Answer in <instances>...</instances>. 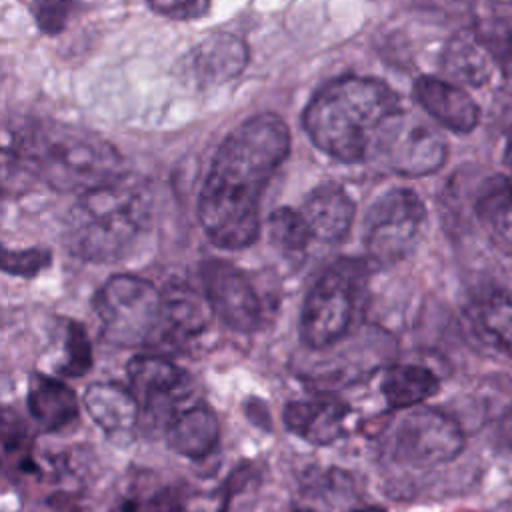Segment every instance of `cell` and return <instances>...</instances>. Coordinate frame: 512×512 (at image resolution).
I'll list each match as a JSON object with an SVG mask.
<instances>
[{"instance_id": "obj_1", "label": "cell", "mask_w": 512, "mask_h": 512, "mask_svg": "<svg viewBox=\"0 0 512 512\" xmlns=\"http://www.w3.org/2000/svg\"><path fill=\"white\" fill-rule=\"evenodd\" d=\"M288 152L290 132L270 112L248 118L224 138L198 196V220L212 244L244 250L256 242L262 194Z\"/></svg>"}, {"instance_id": "obj_2", "label": "cell", "mask_w": 512, "mask_h": 512, "mask_svg": "<svg viewBox=\"0 0 512 512\" xmlns=\"http://www.w3.org/2000/svg\"><path fill=\"white\" fill-rule=\"evenodd\" d=\"M14 166L58 192L84 194L122 176L118 150L102 136L54 120L14 130L6 144Z\"/></svg>"}, {"instance_id": "obj_3", "label": "cell", "mask_w": 512, "mask_h": 512, "mask_svg": "<svg viewBox=\"0 0 512 512\" xmlns=\"http://www.w3.org/2000/svg\"><path fill=\"white\" fill-rule=\"evenodd\" d=\"M400 112L398 94L376 78L342 76L320 88L302 114L312 144L334 160L362 162L380 128Z\"/></svg>"}, {"instance_id": "obj_4", "label": "cell", "mask_w": 512, "mask_h": 512, "mask_svg": "<svg viewBox=\"0 0 512 512\" xmlns=\"http://www.w3.org/2000/svg\"><path fill=\"white\" fill-rule=\"evenodd\" d=\"M148 222L150 194L146 186L122 174L78 196L68 212L66 242L74 256L108 264L128 254Z\"/></svg>"}, {"instance_id": "obj_5", "label": "cell", "mask_w": 512, "mask_h": 512, "mask_svg": "<svg viewBox=\"0 0 512 512\" xmlns=\"http://www.w3.org/2000/svg\"><path fill=\"white\" fill-rule=\"evenodd\" d=\"M162 290L136 274H114L94 294L92 306L102 336L122 348H136L158 338Z\"/></svg>"}, {"instance_id": "obj_6", "label": "cell", "mask_w": 512, "mask_h": 512, "mask_svg": "<svg viewBox=\"0 0 512 512\" xmlns=\"http://www.w3.org/2000/svg\"><path fill=\"white\" fill-rule=\"evenodd\" d=\"M362 274V262L342 258L316 278L300 310L298 332L306 348L322 350L348 334Z\"/></svg>"}, {"instance_id": "obj_7", "label": "cell", "mask_w": 512, "mask_h": 512, "mask_svg": "<svg viewBox=\"0 0 512 512\" xmlns=\"http://www.w3.org/2000/svg\"><path fill=\"white\" fill-rule=\"evenodd\" d=\"M426 208L410 188H392L378 196L364 218V248L368 260L392 266L404 260L418 244Z\"/></svg>"}, {"instance_id": "obj_8", "label": "cell", "mask_w": 512, "mask_h": 512, "mask_svg": "<svg viewBox=\"0 0 512 512\" xmlns=\"http://www.w3.org/2000/svg\"><path fill=\"white\" fill-rule=\"evenodd\" d=\"M460 424L438 408H408L390 434V456L408 468H434L454 460L464 450Z\"/></svg>"}, {"instance_id": "obj_9", "label": "cell", "mask_w": 512, "mask_h": 512, "mask_svg": "<svg viewBox=\"0 0 512 512\" xmlns=\"http://www.w3.org/2000/svg\"><path fill=\"white\" fill-rule=\"evenodd\" d=\"M376 152L392 172L416 178L440 170L448 146L438 130L400 110L380 128Z\"/></svg>"}, {"instance_id": "obj_10", "label": "cell", "mask_w": 512, "mask_h": 512, "mask_svg": "<svg viewBox=\"0 0 512 512\" xmlns=\"http://www.w3.org/2000/svg\"><path fill=\"white\" fill-rule=\"evenodd\" d=\"M200 284L214 316L234 332H254L264 318L262 298L250 276L222 258L200 264Z\"/></svg>"}, {"instance_id": "obj_11", "label": "cell", "mask_w": 512, "mask_h": 512, "mask_svg": "<svg viewBox=\"0 0 512 512\" xmlns=\"http://www.w3.org/2000/svg\"><path fill=\"white\" fill-rule=\"evenodd\" d=\"M126 376L140 408L152 416L170 418L190 392L188 372L164 356H134L126 364Z\"/></svg>"}, {"instance_id": "obj_12", "label": "cell", "mask_w": 512, "mask_h": 512, "mask_svg": "<svg viewBox=\"0 0 512 512\" xmlns=\"http://www.w3.org/2000/svg\"><path fill=\"white\" fill-rule=\"evenodd\" d=\"M350 408L332 396L290 400L282 410L288 432L314 446H328L346 434Z\"/></svg>"}, {"instance_id": "obj_13", "label": "cell", "mask_w": 512, "mask_h": 512, "mask_svg": "<svg viewBox=\"0 0 512 512\" xmlns=\"http://www.w3.org/2000/svg\"><path fill=\"white\" fill-rule=\"evenodd\" d=\"M248 62V46L234 34L216 32L196 44L182 66L200 86H212L238 76Z\"/></svg>"}, {"instance_id": "obj_14", "label": "cell", "mask_w": 512, "mask_h": 512, "mask_svg": "<svg viewBox=\"0 0 512 512\" xmlns=\"http://www.w3.org/2000/svg\"><path fill=\"white\" fill-rule=\"evenodd\" d=\"M414 98L428 116L452 132L468 134L480 122L478 104L454 82L436 76H420L414 82Z\"/></svg>"}, {"instance_id": "obj_15", "label": "cell", "mask_w": 512, "mask_h": 512, "mask_svg": "<svg viewBox=\"0 0 512 512\" xmlns=\"http://www.w3.org/2000/svg\"><path fill=\"white\" fill-rule=\"evenodd\" d=\"M162 322L158 338L184 346L198 340L212 326V308L206 296L196 294L186 284H170L162 290Z\"/></svg>"}, {"instance_id": "obj_16", "label": "cell", "mask_w": 512, "mask_h": 512, "mask_svg": "<svg viewBox=\"0 0 512 512\" xmlns=\"http://www.w3.org/2000/svg\"><path fill=\"white\" fill-rule=\"evenodd\" d=\"M354 210V200L336 182H324L312 188L300 208L314 238L326 244L342 242L348 236Z\"/></svg>"}, {"instance_id": "obj_17", "label": "cell", "mask_w": 512, "mask_h": 512, "mask_svg": "<svg viewBox=\"0 0 512 512\" xmlns=\"http://www.w3.org/2000/svg\"><path fill=\"white\" fill-rule=\"evenodd\" d=\"M442 68L466 86H484L494 74H500L494 52L480 28L462 30L448 40L442 52Z\"/></svg>"}, {"instance_id": "obj_18", "label": "cell", "mask_w": 512, "mask_h": 512, "mask_svg": "<svg viewBox=\"0 0 512 512\" xmlns=\"http://www.w3.org/2000/svg\"><path fill=\"white\" fill-rule=\"evenodd\" d=\"M168 446L186 458L202 460L212 454L220 442V422L206 404H192L176 410L164 426Z\"/></svg>"}, {"instance_id": "obj_19", "label": "cell", "mask_w": 512, "mask_h": 512, "mask_svg": "<svg viewBox=\"0 0 512 512\" xmlns=\"http://www.w3.org/2000/svg\"><path fill=\"white\" fill-rule=\"evenodd\" d=\"M26 408L32 420L46 432H60L74 424L80 414L76 392L64 380L46 374H32L28 380Z\"/></svg>"}, {"instance_id": "obj_20", "label": "cell", "mask_w": 512, "mask_h": 512, "mask_svg": "<svg viewBox=\"0 0 512 512\" xmlns=\"http://www.w3.org/2000/svg\"><path fill=\"white\" fill-rule=\"evenodd\" d=\"M82 404L88 416L110 436L132 430L142 410L134 392L118 382H94L86 386Z\"/></svg>"}, {"instance_id": "obj_21", "label": "cell", "mask_w": 512, "mask_h": 512, "mask_svg": "<svg viewBox=\"0 0 512 512\" xmlns=\"http://www.w3.org/2000/svg\"><path fill=\"white\" fill-rule=\"evenodd\" d=\"M440 390V378L420 364H394L380 380L384 402L392 410H408L432 398Z\"/></svg>"}, {"instance_id": "obj_22", "label": "cell", "mask_w": 512, "mask_h": 512, "mask_svg": "<svg viewBox=\"0 0 512 512\" xmlns=\"http://www.w3.org/2000/svg\"><path fill=\"white\" fill-rule=\"evenodd\" d=\"M468 318L476 334L512 362V296L494 292L478 298Z\"/></svg>"}, {"instance_id": "obj_23", "label": "cell", "mask_w": 512, "mask_h": 512, "mask_svg": "<svg viewBox=\"0 0 512 512\" xmlns=\"http://www.w3.org/2000/svg\"><path fill=\"white\" fill-rule=\"evenodd\" d=\"M474 210L492 236L512 250V178L490 182L478 196Z\"/></svg>"}, {"instance_id": "obj_24", "label": "cell", "mask_w": 512, "mask_h": 512, "mask_svg": "<svg viewBox=\"0 0 512 512\" xmlns=\"http://www.w3.org/2000/svg\"><path fill=\"white\" fill-rule=\"evenodd\" d=\"M34 438L24 420L8 408L2 416V452L6 468L24 476H38L40 468L34 460Z\"/></svg>"}, {"instance_id": "obj_25", "label": "cell", "mask_w": 512, "mask_h": 512, "mask_svg": "<svg viewBox=\"0 0 512 512\" xmlns=\"http://www.w3.org/2000/svg\"><path fill=\"white\" fill-rule=\"evenodd\" d=\"M270 244L284 256H300L306 252L314 234L300 210L280 206L268 216Z\"/></svg>"}, {"instance_id": "obj_26", "label": "cell", "mask_w": 512, "mask_h": 512, "mask_svg": "<svg viewBox=\"0 0 512 512\" xmlns=\"http://www.w3.org/2000/svg\"><path fill=\"white\" fill-rule=\"evenodd\" d=\"M94 364V350L86 328L80 322L66 320L64 332V362L56 366V374L62 378H80L90 372Z\"/></svg>"}, {"instance_id": "obj_27", "label": "cell", "mask_w": 512, "mask_h": 512, "mask_svg": "<svg viewBox=\"0 0 512 512\" xmlns=\"http://www.w3.org/2000/svg\"><path fill=\"white\" fill-rule=\"evenodd\" d=\"M52 262V252L42 246L24 248V250H2V270L10 276L36 278Z\"/></svg>"}, {"instance_id": "obj_28", "label": "cell", "mask_w": 512, "mask_h": 512, "mask_svg": "<svg viewBox=\"0 0 512 512\" xmlns=\"http://www.w3.org/2000/svg\"><path fill=\"white\" fill-rule=\"evenodd\" d=\"M78 10H80L78 0H34L30 4V12L36 24L46 34L62 32Z\"/></svg>"}, {"instance_id": "obj_29", "label": "cell", "mask_w": 512, "mask_h": 512, "mask_svg": "<svg viewBox=\"0 0 512 512\" xmlns=\"http://www.w3.org/2000/svg\"><path fill=\"white\" fill-rule=\"evenodd\" d=\"M116 512H188L180 492L172 486L160 488L144 498H124Z\"/></svg>"}, {"instance_id": "obj_30", "label": "cell", "mask_w": 512, "mask_h": 512, "mask_svg": "<svg viewBox=\"0 0 512 512\" xmlns=\"http://www.w3.org/2000/svg\"><path fill=\"white\" fill-rule=\"evenodd\" d=\"M146 4L156 14L176 20L202 18L210 8V0H146Z\"/></svg>"}, {"instance_id": "obj_31", "label": "cell", "mask_w": 512, "mask_h": 512, "mask_svg": "<svg viewBox=\"0 0 512 512\" xmlns=\"http://www.w3.org/2000/svg\"><path fill=\"white\" fill-rule=\"evenodd\" d=\"M498 436L508 448H512V404L506 408L498 422Z\"/></svg>"}, {"instance_id": "obj_32", "label": "cell", "mask_w": 512, "mask_h": 512, "mask_svg": "<svg viewBox=\"0 0 512 512\" xmlns=\"http://www.w3.org/2000/svg\"><path fill=\"white\" fill-rule=\"evenodd\" d=\"M504 166L512 172V136H510V140H508V144L504 148Z\"/></svg>"}, {"instance_id": "obj_33", "label": "cell", "mask_w": 512, "mask_h": 512, "mask_svg": "<svg viewBox=\"0 0 512 512\" xmlns=\"http://www.w3.org/2000/svg\"><path fill=\"white\" fill-rule=\"evenodd\" d=\"M294 512H312V510H308V508H302V510H294Z\"/></svg>"}]
</instances>
